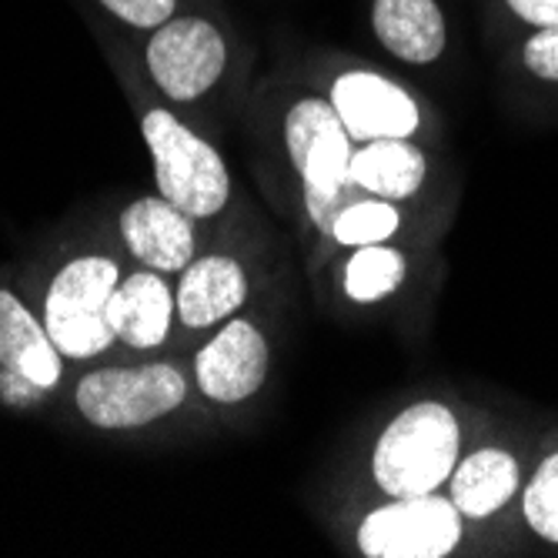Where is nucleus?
Here are the masks:
<instances>
[{
    "mask_svg": "<svg viewBox=\"0 0 558 558\" xmlns=\"http://www.w3.org/2000/svg\"><path fill=\"white\" fill-rule=\"evenodd\" d=\"M118 288V265L108 258H77L47 291V335L68 359H94L114 341L108 301Z\"/></svg>",
    "mask_w": 558,
    "mask_h": 558,
    "instance_id": "obj_4",
    "label": "nucleus"
},
{
    "mask_svg": "<svg viewBox=\"0 0 558 558\" xmlns=\"http://www.w3.org/2000/svg\"><path fill=\"white\" fill-rule=\"evenodd\" d=\"M284 137L291 150V165L304 181V201L318 228L331 231L338 215L351 205L348 191L359 187L348 178L351 165V137L325 100H301L284 121Z\"/></svg>",
    "mask_w": 558,
    "mask_h": 558,
    "instance_id": "obj_2",
    "label": "nucleus"
},
{
    "mask_svg": "<svg viewBox=\"0 0 558 558\" xmlns=\"http://www.w3.org/2000/svg\"><path fill=\"white\" fill-rule=\"evenodd\" d=\"M100 4L134 27H161L174 14V0H100Z\"/></svg>",
    "mask_w": 558,
    "mask_h": 558,
    "instance_id": "obj_20",
    "label": "nucleus"
},
{
    "mask_svg": "<svg viewBox=\"0 0 558 558\" xmlns=\"http://www.w3.org/2000/svg\"><path fill=\"white\" fill-rule=\"evenodd\" d=\"M462 538V512L451 498L409 495L375 509L359 529L368 558H441Z\"/></svg>",
    "mask_w": 558,
    "mask_h": 558,
    "instance_id": "obj_6",
    "label": "nucleus"
},
{
    "mask_svg": "<svg viewBox=\"0 0 558 558\" xmlns=\"http://www.w3.org/2000/svg\"><path fill=\"white\" fill-rule=\"evenodd\" d=\"M174 298L171 288L158 275H131L118 281L108 301V325L114 338L131 348H155L168 338Z\"/></svg>",
    "mask_w": 558,
    "mask_h": 558,
    "instance_id": "obj_12",
    "label": "nucleus"
},
{
    "mask_svg": "<svg viewBox=\"0 0 558 558\" xmlns=\"http://www.w3.org/2000/svg\"><path fill=\"white\" fill-rule=\"evenodd\" d=\"M425 155L409 144V137H385L368 141L362 150H351L348 178L381 201L412 197L425 181Z\"/></svg>",
    "mask_w": 558,
    "mask_h": 558,
    "instance_id": "obj_14",
    "label": "nucleus"
},
{
    "mask_svg": "<svg viewBox=\"0 0 558 558\" xmlns=\"http://www.w3.org/2000/svg\"><path fill=\"white\" fill-rule=\"evenodd\" d=\"M147 68L168 97L194 100L221 77L225 40L208 21H168L147 44Z\"/></svg>",
    "mask_w": 558,
    "mask_h": 558,
    "instance_id": "obj_7",
    "label": "nucleus"
},
{
    "mask_svg": "<svg viewBox=\"0 0 558 558\" xmlns=\"http://www.w3.org/2000/svg\"><path fill=\"white\" fill-rule=\"evenodd\" d=\"M0 365L34 388H50L61 378L58 344L11 291H0Z\"/></svg>",
    "mask_w": 558,
    "mask_h": 558,
    "instance_id": "obj_11",
    "label": "nucleus"
},
{
    "mask_svg": "<svg viewBox=\"0 0 558 558\" xmlns=\"http://www.w3.org/2000/svg\"><path fill=\"white\" fill-rule=\"evenodd\" d=\"M509 8L538 27H558V0H509Z\"/></svg>",
    "mask_w": 558,
    "mask_h": 558,
    "instance_id": "obj_22",
    "label": "nucleus"
},
{
    "mask_svg": "<svg viewBox=\"0 0 558 558\" xmlns=\"http://www.w3.org/2000/svg\"><path fill=\"white\" fill-rule=\"evenodd\" d=\"M398 231V211L385 205L381 197H362L351 201V205L338 215L331 234L338 244L348 247H365V244H381Z\"/></svg>",
    "mask_w": 558,
    "mask_h": 558,
    "instance_id": "obj_18",
    "label": "nucleus"
},
{
    "mask_svg": "<svg viewBox=\"0 0 558 558\" xmlns=\"http://www.w3.org/2000/svg\"><path fill=\"white\" fill-rule=\"evenodd\" d=\"M525 519L542 538L558 545V451L538 465L525 488Z\"/></svg>",
    "mask_w": 558,
    "mask_h": 558,
    "instance_id": "obj_19",
    "label": "nucleus"
},
{
    "mask_svg": "<svg viewBox=\"0 0 558 558\" xmlns=\"http://www.w3.org/2000/svg\"><path fill=\"white\" fill-rule=\"evenodd\" d=\"M525 64L535 77L558 81V27H542L525 44Z\"/></svg>",
    "mask_w": 558,
    "mask_h": 558,
    "instance_id": "obj_21",
    "label": "nucleus"
},
{
    "mask_svg": "<svg viewBox=\"0 0 558 558\" xmlns=\"http://www.w3.org/2000/svg\"><path fill=\"white\" fill-rule=\"evenodd\" d=\"M187 388L174 365L108 368L77 385V409L97 428H137L174 412Z\"/></svg>",
    "mask_w": 558,
    "mask_h": 558,
    "instance_id": "obj_5",
    "label": "nucleus"
},
{
    "mask_svg": "<svg viewBox=\"0 0 558 558\" xmlns=\"http://www.w3.org/2000/svg\"><path fill=\"white\" fill-rule=\"evenodd\" d=\"M144 141L155 158V178L161 197L191 218H211L228 201V168L221 155L191 134L174 114L150 111L144 118Z\"/></svg>",
    "mask_w": 558,
    "mask_h": 558,
    "instance_id": "obj_3",
    "label": "nucleus"
},
{
    "mask_svg": "<svg viewBox=\"0 0 558 558\" xmlns=\"http://www.w3.org/2000/svg\"><path fill=\"white\" fill-rule=\"evenodd\" d=\"M247 281L238 262L231 258H201L184 268L178 288V315L187 328H211L241 308Z\"/></svg>",
    "mask_w": 558,
    "mask_h": 558,
    "instance_id": "obj_13",
    "label": "nucleus"
},
{
    "mask_svg": "<svg viewBox=\"0 0 558 558\" xmlns=\"http://www.w3.org/2000/svg\"><path fill=\"white\" fill-rule=\"evenodd\" d=\"M459 459V422L438 401L412 404L375 445L372 472L391 498L428 495L451 478Z\"/></svg>",
    "mask_w": 558,
    "mask_h": 558,
    "instance_id": "obj_1",
    "label": "nucleus"
},
{
    "mask_svg": "<svg viewBox=\"0 0 558 558\" xmlns=\"http://www.w3.org/2000/svg\"><path fill=\"white\" fill-rule=\"evenodd\" d=\"M401 281H404V258L381 244L359 247V255L348 262L344 271V291L351 301H378L391 294Z\"/></svg>",
    "mask_w": 558,
    "mask_h": 558,
    "instance_id": "obj_17",
    "label": "nucleus"
},
{
    "mask_svg": "<svg viewBox=\"0 0 558 558\" xmlns=\"http://www.w3.org/2000/svg\"><path fill=\"white\" fill-rule=\"evenodd\" d=\"M197 385L215 401H244L251 398L268 372V341L265 335L247 325V322H231L211 338L205 348L197 351Z\"/></svg>",
    "mask_w": 558,
    "mask_h": 558,
    "instance_id": "obj_9",
    "label": "nucleus"
},
{
    "mask_svg": "<svg viewBox=\"0 0 558 558\" xmlns=\"http://www.w3.org/2000/svg\"><path fill=\"white\" fill-rule=\"evenodd\" d=\"M121 231L131 255L158 271H184L194 255L191 215L168 197H141L121 215Z\"/></svg>",
    "mask_w": 558,
    "mask_h": 558,
    "instance_id": "obj_10",
    "label": "nucleus"
},
{
    "mask_svg": "<svg viewBox=\"0 0 558 558\" xmlns=\"http://www.w3.org/2000/svg\"><path fill=\"white\" fill-rule=\"evenodd\" d=\"M375 31L409 64H428L445 47V17L435 0H375Z\"/></svg>",
    "mask_w": 558,
    "mask_h": 558,
    "instance_id": "obj_15",
    "label": "nucleus"
},
{
    "mask_svg": "<svg viewBox=\"0 0 558 558\" xmlns=\"http://www.w3.org/2000/svg\"><path fill=\"white\" fill-rule=\"evenodd\" d=\"M331 105L354 141H385V137H412L418 128V108L398 84L368 74L351 71L335 81Z\"/></svg>",
    "mask_w": 558,
    "mask_h": 558,
    "instance_id": "obj_8",
    "label": "nucleus"
},
{
    "mask_svg": "<svg viewBox=\"0 0 558 558\" xmlns=\"http://www.w3.org/2000/svg\"><path fill=\"white\" fill-rule=\"evenodd\" d=\"M519 488V462L501 448H482L451 472V501L465 519H488Z\"/></svg>",
    "mask_w": 558,
    "mask_h": 558,
    "instance_id": "obj_16",
    "label": "nucleus"
}]
</instances>
